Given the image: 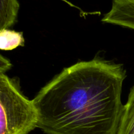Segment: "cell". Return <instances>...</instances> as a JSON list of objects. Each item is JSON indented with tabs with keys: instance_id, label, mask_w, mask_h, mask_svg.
Wrapping results in <instances>:
<instances>
[{
	"instance_id": "cell-1",
	"label": "cell",
	"mask_w": 134,
	"mask_h": 134,
	"mask_svg": "<svg viewBox=\"0 0 134 134\" xmlns=\"http://www.w3.org/2000/svg\"><path fill=\"white\" fill-rule=\"evenodd\" d=\"M126 71L95 58L65 68L34 98L45 134H117Z\"/></svg>"
},
{
	"instance_id": "cell-2",
	"label": "cell",
	"mask_w": 134,
	"mask_h": 134,
	"mask_svg": "<svg viewBox=\"0 0 134 134\" xmlns=\"http://www.w3.org/2000/svg\"><path fill=\"white\" fill-rule=\"evenodd\" d=\"M39 113L19 83L0 73V134H28L38 128Z\"/></svg>"
},
{
	"instance_id": "cell-3",
	"label": "cell",
	"mask_w": 134,
	"mask_h": 134,
	"mask_svg": "<svg viewBox=\"0 0 134 134\" xmlns=\"http://www.w3.org/2000/svg\"><path fill=\"white\" fill-rule=\"evenodd\" d=\"M102 22L134 30V0H112L111 10Z\"/></svg>"
},
{
	"instance_id": "cell-4",
	"label": "cell",
	"mask_w": 134,
	"mask_h": 134,
	"mask_svg": "<svg viewBox=\"0 0 134 134\" xmlns=\"http://www.w3.org/2000/svg\"><path fill=\"white\" fill-rule=\"evenodd\" d=\"M19 8L17 0H0V30L9 29L15 24Z\"/></svg>"
},
{
	"instance_id": "cell-5",
	"label": "cell",
	"mask_w": 134,
	"mask_h": 134,
	"mask_svg": "<svg viewBox=\"0 0 134 134\" xmlns=\"http://www.w3.org/2000/svg\"><path fill=\"white\" fill-rule=\"evenodd\" d=\"M117 134H134V85L124 105Z\"/></svg>"
},
{
	"instance_id": "cell-6",
	"label": "cell",
	"mask_w": 134,
	"mask_h": 134,
	"mask_svg": "<svg viewBox=\"0 0 134 134\" xmlns=\"http://www.w3.org/2000/svg\"><path fill=\"white\" fill-rule=\"evenodd\" d=\"M23 32L9 29L0 30V49L11 51L18 47L24 46Z\"/></svg>"
},
{
	"instance_id": "cell-7",
	"label": "cell",
	"mask_w": 134,
	"mask_h": 134,
	"mask_svg": "<svg viewBox=\"0 0 134 134\" xmlns=\"http://www.w3.org/2000/svg\"><path fill=\"white\" fill-rule=\"evenodd\" d=\"M12 64L8 59L4 57L3 55H0V73H6L10 69Z\"/></svg>"
}]
</instances>
